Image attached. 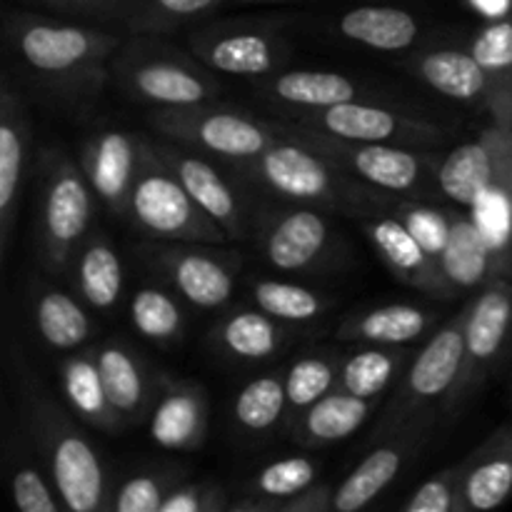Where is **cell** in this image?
<instances>
[{
    "instance_id": "6da1fadb",
    "label": "cell",
    "mask_w": 512,
    "mask_h": 512,
    "mask_svg": "<svg viewBox=\"0 0 512 512\" xmlns=\"http://www.w3.org/2000/svg\"><path fill=\"white\" fill-rule=\"evenodd\" d=\"M465 315L468 310L463 308V313L445 323L415 355L398 395L380 420L375 440L398 435L423 438L433 428L435 418L448 413L465 365Z\"/></svg>"
},
{
    "instance_id": "7a4b0ae2",
    "label": "cell",
    "mask_w": 512,
    "mask_h": 512,
    "mask_svg": "<svg viewBox=\"0 0 512 512\" xmlns=\"http://www.w3.org/2000/svg\"><path fill=\"white\" fill-rule=\"evenodd\" d=\"M128 218L143 235L173 243L220 245L230 238L185 190L158 148L140 140L138 175L130 190Z\"/></svg>"
},
{
    "instance_id": "3957f363",
    "label": "cell",
    "mask_w": 512,
    "mask_h": 512,
    "mask_svg": "<svg viewBox=\"0 0 512 512\" xmlns=\"http://www.w3.org/2000/svg\"><path fill=\"white\" fill-rule=\"evenodd\" d=\"M243 163L250 178L268 185L283 198L325 208H360L368 200L348 180L340 178L333 160L285 133L263 153Z\"/></svg>"
},
{
    "instance_id": "277c9868",
    "label": "cell",
    "mask_w": 512,
    "mask_h": 512,
    "mask_svg": "<svg viewBox=\"0 0 512 512\" xmlns=\"http://www.w3.org/2000/svg\"><path fill=\"white\" fill-rule=\"evenodd\" d=\"M35 420L45 435L50 475L65 508L73 512L98 510L105 498V473L93 445L48 400H35Z\"/></svg>"
},
{
    "instance_id": "5b68a950",
    "label": "cell",
    "mask_w": 512,
    "mask_h": 512,
    "mask_svg": "<svg viewBox=\"0 0 512 512\" xmlns=\"http://www.w3.org/2000/svg\"><path fill=\"white\" fill-rule=\"evenodd\" d=\"M465 365L448 415L455 418L465 403L478 393L490 370L503 358L512 335V283L490 280L475 300L465 305Z\"/></svg>"
},
{
    "instance_id": "8992f818",
    "label": "cell",
    "mask_w": 512,
    "mask_h": 512,
    "mask_svg": "<svg viewBox=\"0 0 512 512\" xmlns=\"http://www.w3.org/2000/svg\"><path fill=\"white\" fill-rule=\"evenodd\" d=\"M278 128V125H275ZM280 133L310 145L335 165H345L355 178L388 193H415L428 178V168L423 160L408 148L395 143H353L340 140L328 133L298 125V128H278Z\"/></svg>"
},
{
    "instance_id": "52a82bcc",
    "label": "cell",
    "mask_w": 512,
    "mask_h": 512,
    "mask_svg": "<svg viewBox=\"0 0 512 512\" xmlns=\"http://www.w3.org/2000/svg\"><path fill=\"white\" fill-rule=\"evenodd\" d=\"M153 123L165 135L200 145L218 158L240 160V163L260 155L280 138L275 125L258 123L248 115L230 113V110H200V105L168 108L155 115Z\"/></svg>"
},
{
    "instance_id": "ba28073f",
    "label": "cell",
    "mask_w": 512,
    "mask_h": 512,
    "mask_svg": "<svg viewBox=\"0 0 512 512\" xmlns=\"http://www.w3.org/2000/svg\"><path fill=\"white\" fill-rule=\"evenodd\" d=\"M90 190L83 173L68 158H55L45 170L40 200V238L43 258L53 270H63L73 258L90 223Z\"/></svg>"
},
{
    "instance_id": "9c48e42d",
    "label": "cell",
    "mask_w": 512,
    "mask_h": 512,
    "mask_svg": "<svg viewBox=\"0 0 512 512\" xmlns=\"http://www.w3.org/2000/svg\"><path fill=\"white\" fill-rule=\"evenodd\" d=\"M305 123L333 138L353 140V143H433L443 138V130L435 125L403 118L390 108L363 103V100H348V103L313 110L305 115Z\"/></svg>"
},
{
    "instance_id": "30bf717a",
    "label": "cell",
    "mask_w": 512,
    "mask_h": 512,
    "mask_svg": "<svg viewBox=\"0 0 512 512\" xmlns=\"http://www.w3.org/2000/svg\"><path fill=\"white\" fill-rule=\"evenodd\" d=\"M15 45L35 73L73 75L95 68L115 48V40L75 25L30 23L20 30Z\"/></svg>"
},
{
    "instance_id": "8fae6325",
    "label": "cell",
    "mask_w": 512,
    "mask_h": 512,
    "mask_svg": "<svg viewBox=\"0 0 512 512\" xmlns=\"http://www.w3.org/2000/svg\"><path fill=\"white\" fill-rule=\"evenodd\" d=\"M368 238L373 240L380 258L388 263V268L398 275L403 283L423 290L438 298H453L455 288L445 275L440 258L428 253L423 243L410 233L408 225L398 218H375L365 225Z\"/></svg>"
},
{
    "instance_id": "7c38bea8",
    "label": "cell",
    "mask_w": 512,
    "mask_h": 512,
    "mask_svg": "<svg viewBox=\"0 0 512 512\" xmlns=\"http://www.w3.org/2000/svg\"><path fill=\"white\" fill-rule=\"evenodd\" d=\"M140 140L120 130H105L90 140L85 150V175L90 188L113 213L128 218L130 190L138 175Z\"/></svg>"
},
{
    "instance_id": "4fadbf2b",
    "label": "cell",
    "mask_w": 512,
    "mask_h": 512,
    "mask_svg": "<svg viewBox=\"0 0 512 512\" xmlns=\"http://www.w3.org/2000/svg\"><path fill=\"white\" fill-rule=\"evenodd\" d=\"M330 245V225L318 210L295 208L275 215L265 228L263 250L273 268L300 273L318 263Z\"/></svg>"
},
{
    "instance_id": "5bb4252c",
    "label": "cell",
    "mask_w": 512,
    "mask_h": 512,
    "mask_svg": "<svg viewBox=\"0 0 512 512\" xmlns=\"http://www.w3.org/2000/svg\"><path fill=\"white\" fill-rule=\"evenodd\" d=\"M125 85L138 98L165 108H193L213 98V85L190 65L173 58H133L123 70Z\"/></svg>"
},
{
    "instance_id": "9a60e30c",
    "label": "cell",
    "mask_w": 512,
    "mask_h": 512,
    "mask_svg": "<svg viewBox=\"0 0 512 512\" xmlns=\"http://www.w3.org/2000/svg\"><path fill=\"white\" fill-rule=\"evenodd\" d=\"M160 158L170 165L180 183L185 185L195 203L230 235V238H243L248 225H245L243 205H240L238 195L233 193L223 175L205 163L203 158H193V155L180 153L178 148H168V145H155Z\"/></svg>"
},
{
    "instance_id": "2e32d148",
    "label": "cell",
    "mask_w": 512,
    "mask_h": 512,
    "mask_svg": "<svg viewBox=\"0 0 512 512\" xmlns=\"http://www.w3.org/2000/svg\"><path fill=\"white\" fill-rule=\"evenodd\" d=\"M28 138L30 128L23 103L5 85L3 103H0V245H3V255H8L10 238H13Z\"/></svg>"
},
{
    "instance_id": "e0dca14e",
    "label": "cell",
    "mask_w": 512,
    "mask_h": 512,
    "mask_svg": "<svg viewBox=\"0 0 512 512\" xmlns=\"http://www.w3.org/2000/svg\"><path fill=\"white\" fill-rule=\"evenodd\" d=\"M208 430L205 390L185 380H170L150 415V438L165 450H193Z\"/></svg>"
},
{
    "instance_id": "ac0fdd59",
    "label": "cell",
    "mask_w": 512,
    "mask_h": 512,
    "mask_svg": "<svg viewBox=\"0 0 512 512\" xmlns=\"http://www.w3.org/2000/svg\"><path fill=\"white\" fill-rule=\"evenodd\" d=\"M465 510H495L512 498V433L498 430L463 463Z\"/></svg>"
},
{
    "instance_id": "d6986e66",
    "label": "cell",
    "mask_w": 512,
    "mask_h": 512,
    "mask_svg": "<svg viewBox=\"0 0 512 512\" xmlns=\"http://www.w3.org/2000/svg\"><path fill=\"white\" fill-rule=\"evenodd\" d=\"M418 435H398V438H385L380 448H375L353 475H348L340 488L333 490V512H358L368 508L403 468L405 458L418 448Z\"/></svg>"
},
{
    "instance_id": "ffe728a7",
    "label": "cell",
    "mask_w": 512,
    "mask_h": 512,
    "mask_svg": "<svg viewBox=\"0 0 512 512\" xmlns=\"http://www.w3.org/2000/svg\"><path fill=\"white\" fill-rule=\"evenodd\" d=\"M168 275L178 293L198 308H220L235 288L233 268L203 250H165Z\"/></svg>"
},
{
    "instance_id": "44dd1931",
    "label": "cell",
    "mask_w": 512,
    "mask_h": 512,
    "mask_svg": "<svg viewBox=\"0 0 512 512\" xmlns=\"http://www.w3.org/2000/svg\"><path fill=\"white\" fill-rule=\"evenodd\" d=\"M495 263V248L468 215H450V233L440 253V265L455 288H480L490 283V270Z\"/></svg>"
},
{
    "instance_id": "7402d4cb",
    "label": "cell",
    "mask_w": 512,
    "mask_h": 512,
    "mask_svg": "<svg viewBox=\"0 0 512 512\" xmlns=\"http://www.w3.org/2000/svg\"><path fill=\"white\" fill-rule=\"evenodd\" d=\"M435 180H438V188L443 190L445 198L458 203L460 208L475 210L488 198L490 190H495V168L488 145L483 140L458 145L440 163Z\"/></svg>"
},
{
    "instance_id": "603a6c76",
    "label": "cell",
    "mask_w": 512,
    "mask_h": 512,
    "mask_svg": "<svg viewBox=\"0 0 512 512\" xmlns=\"http://www.w3.org/2000/svg\"><path fill=\"white\" fill-rule=\"evenodd\" d=\"M415 73L425 80L433 90L448 98L475 100L488 98L490 93V73L480 65L473 53L463 50H433L423 58L415 60Z\"/></svg>"
},
{
    "instance_id": "cb8c5ba5",
    "label": "cell",
    "mask_w": 512,
    "mask_h": 512,
    "mask_svg": "<svg viewBox=\"0 0 512 512\" xmlns=\"http://www.w3.org/2000/svg\"><path fill=\"white\" fill-rule=\"evenodd\" d=\"M338 30L348 40L388 53L408 50L420 35L418 20L408 10L388 8V5H363L348 10L340 18Z\"/></svg>"
},
{
    "instance_id": "d4e9b609",
    "label": "cell",
    "mask_w": 512,
    "mask_h": 512,
    "mask_svg": "<svg viewBox=\"0 0 512 512\" xmlns=\"http://www.w3.org/2000/svg\"><path fill=\"white\" fill-rule=\"evenodd\" d=\"M60 383H63L65 400L80 418L88 420L95 428L110 430V433L123 428V418L115 413L108 393H105L95 355L83 353L65 360L60 368Z\"/></svg>"
},
{
    "instance_id": "484cf974",
    "label": "cell",
    "mask_w": 512,
    "mask_h": 512,
    "mask_svg": "<svg viewBox=\"0 0 512 512\" xmlns=\"http://www.w3.org/2000/svg\"><path fill=\"white\" fill-rule=\"evenodd\" d=\"M433 315L418 305H380L350 318L338 330L340 340H363L375 345H405L428 330Z\"/></svg>"
},
{
    "instance_id": "4316f807",
    "label": "cell",
    "mask_w": 512,
    "mask_h": 512,
    "mask_svg": "<svg viewBox=\"0 0 512 512\" xmlns=\"http://www.w3.org/2000/svg\"><path fill=\"white\" fill-rule=\"evenodd\" d=\"M375 400L340 390L320 398L300 415V438L308 445H328L350 438L368 420Z\"/></svg>"
},
{
    "instance_id": "83f0119b",
    "label": "cell",
    "mask_w": 512,
    "mask_h": 512,
    "mask_svg": "<svg viewBox=\"0 0 512 512\" xmlns=\"http://www.w3.org/2000/svg\"><path fill=\"white\" fill-rule=\"evenodd\" d=\"M110 405L120 418H138L148 403V383L140 360L123 343H108L95 353Z\"/></svg>"
},
{
    "instance_id": "f1b7e54d",
    "label": "cell",
    "mask_w": 512,
    "mask_h": 512,
    "mask_svg": "<svg viewBox=\"0 0 512 512\" xmlns=\"http://www.w3.org/2000/svg\"><path fill=\"white\" fill-rule=\"evenodd\" d=\"M268 93L283 103L308 110H323L360 98L353 80L330 70H290L270 80Z\"/></svg>"
},
{
    "instance_id": "f546056e",
    "label": "cell",
    "mask_w": 512,
    "mask_h": 512,
    "mask_svg": "<svg viewBox=\"0 0 512 512\" xmlns=\"http://www.w3.org/2000/svg\"><path fill=\"white\" fill-rule=\"evenodd\" d=\"M210 68L230 75H265L278 65L280 53L260 33L218 35L210 43H193Z\"/></svg>"
},
{
    "instance_id": "4dcf8cb0",
    "label": "cell",
    "mask_w": 512,
    "mask_h": 512,
    "mask_svg": "<svg viewBox=\"0 0 512 512\" xmlns=\"http://www.w3.org/2000/svg\"><path fill=\"white\" fill-rule=\"evenodd\" d=\"M78 288L93 308L110 310L123 293V265L103 238L85 245L78 263Z\"/></svg>"
},
{
    "instance_id": "1f68e13d",
    "label": "cell",
    "mask_w": 512,
    "mask_h": 512,
    "mask_svg": "<svg viewBox=\"0 0 512 512\" xmlns=\"http://www.w3.org/2000/svg\"><path fill=\"white\" fill-rule=\"evenodd\" d=\"M410 355L405 350H395V345H380V348L360 350V353L350 355L343 363V373H340V388L348 393L360 395V398L375 400L390 380L400 373Z\"/></svg>"
},
{
    "instance_id": "d6a6232c",
    "label": "cell",
    "mask_w": 512,
    "mask_h": 512,
    "mask_svg": "<svg viewBox=\"0 0 512 512\" xmlns=\"http://www.w3.org/2000/svg\"><path fill=\"white\" fill-rule=\"evenodd\" d=\"M35 323L45 343L55 350L78 348L90 335L88 313L63 290H45L35 300Z\"/></svg>"
},
{
    "instance_id": "836d02e7",
    "label": "cell",
    "mask_w": 512,
    "mask_h": 512,
    "mask_svg": "<svg viewBox=\"0 0 512 512\" xmlns=\"http://www.w3.org/2000/svg\"><path fill=\"white\" fill-rule=\"evenodd\" d=\"M273 320L265 310H240L223 320L218 340L233 358L265 360L275 355L280 345V330Z\"/></svg>"
},
{
    "instance_id": "e575fe53",
    "label": "cell",
    "mask_w": 512,
    "mask_h": 512,
    "mask_svg": "<svg viewBox=\"0 0 512 512\" xmlns=\"http://www.w3.org/2000/svg\"><path fill=\"white\" fill-rule=\"evenodd\" d=\"M288 410V393H285V380L275 375H263L253 383L245 385L235 398V420L243 428L263 433L270 430Z\"/></svg>"
},
{
    "instance_id": "d590c367",
    "label": "cell",
    "mask_w": 512,
    "mask_h": 512,
    "mask_svg": "<svg viewBox=\"0 0 512 512\" xmlns=\"http://www.w3.org/2000/svg\"><path fill=\"white\" fill-rule=\"evenodd\" d=\"M253 300L260 310L283 323H305L325 310V300L303 285L283 280H258L253 283Z\"/></svg>"
},
{
    "instance_id": "8d00e7d4",
    "label": "cell",
    "mask_w": 512,
    "mask_h": 512,
    "mask_svg": "<svg viewBox=\"0 0 512 512\" xmlns=\"http://www.w3.org/2000/svg\"><path fill=\"white\" fill-rule=\"evenodd\" d=\"M130 320L143 338L168 343L178 338L183 328V313L178 303L160 288H140L130 303Z\"/></svg>"
},
{
    "instance_id": "74e56055",
    "label": "cell",
    "mask_w": 512,
    "mask_h": 512,
    "mask_svg": "<svg viewBox=\"0 0 512 512\" xmlns=\"http://www.w3.org/2000/svg\"><path fill=\"white\" fill-rule=\"evenodd\" d=\"M335 365L320 355H305L295 360L293 368L285 375V393H288V410L293 415H303L313 408L320 398L333 390Z\"/></svg>"
},
{
    "instance_id": "f35d334b",
    "label": "cell",
    "mask_w": 512,
    "mask_h": 512,
    "mask_svg": "<svg viewBox=\"0 0 512 512\" xmlns=\"http://www.w3.org/2000/svg\"><path fill=\"white\" fill-rule=\"evenodd\" d=\"M315 465L308 458H288L278 460V463L268 465L260 470L250 483V495H265V498L285 500L293 495L303 493L313 485L315 480Z\"/></svg>"
},
{
    "instance_id": "ab89813d",
    "label": "cell",
    "mask_w": 512,
    "mask_h": 512,
    "mask_svg": "<svg viewBox=\"0 0 512 512\" xmlns=\"http://www.w3.org/2000/svg\"><path fill=\"white\" fill-rule=\"evenodd\" d=\"M405 512H463V463L453 468L440 470L438 475L425 480L408 503L403 505Z\"/></svg>"
},
{
    "instance_id": "60d3db41",
    "label": "cell",
    "mask_w": 512,
    "mask_h": 512,
    "mask_svg": "<svg viewBox=\"0 0 512 512\" xmlns=\"http://www.w3.org/2000/svg\"><path fill=\"white\" fill-rule=\"evenodd\" d=\"M470 53L488 70L490 78L512 75V20L498 18L485 25L473 40Z\"/></svg>"
},
{
    "instance_id": "b9f144b4",
    "label": "cell",
    "mask_w": 512,
    "mask_h": 512,
    "mask_svg": "<svg viewBox=\"0 0 512 512\" xmlns=\"http://www.w3.org/2000/svg\"><path fill=\"white\" fill-rule=\"evenodd\" d=\"M170 490L155 475H135L125 480L115 493L113 510L115 512H160L163 500Z\"/></svg>"
},
{
    "instance_id": "7bdbcfd3",
    "label": "cell",
    "mask_w": 512,
    "mask_h": 512,
    "mask_svg": "<svg viewBox=\"0 0 512 512\" xmlns=\"http://www.w3.org/2000/svg\"><path fill=\"white\" fill-rule=\"evenodd\" d=\"M10 490H13V503L20 512H58V500L50 493L48 483L43 475L30 465H20L10 480Z\"/></svg>"
},
{
    "instance_id": "ee69618b",
    "label": "cell",
    "mask_w": 512,
    "mask_h": 512,
    "mask_svg": "<svg viewBox=\"0 0 512 512\" xmlns=\"http://www.w3.org/2000/svg\"><path fill=\"white\" fill-rule=\"evenodd\" d=\"M400 220L428 248V253L440 258L450 233V215H443L440 210L430 208H400Z\"/></svg>"
},
{
    "instance_id": "f6af8a7d",
    "label": "cell",
    "mask_w": 512,
    "mask_h": 512,
    "mask_svg": "<svg viewBox=\"0 0 512 512\" xmlns=\"http://www.w3.org/2000/svg\"><path fill=\"white\" fill-rule=\"evenodd\" d=\"M223 488L208 483H193L173 488L163 500L160 512H220L228 510Z\"/></svg>"
},
{
    "instance_id": "bcb514c9",
    "label": "cell",
    "mask_w": 512,
    "mask_h": 512,
    "mask_svg": "<svg viewBox=\"0 0 512 512\" xmlns=\"http://www.w3.org/2000/svg\"><path fill=\"white\" fill-rule=\"evenodd\" d=\"M333 510V488L323 485V488H308L303 493L293 495V498L280 500L278 512H325Z\"/></svg>"
},
{
    "instance_id": "7dc6e473",
    "label": "cell",
    "mask_w": 512,
    "mask_h": 512,
    "mask_svg": "<svg viewBox=\"0 0 512 512\" xmlns=\"http://www.w3.org/2000/svg\"><path fill=\"white\" fill-rule=\"evenodd\" d=\"M218 0H155L158 10L163 15H170V18H193V15L205 13L210 10Z\"/></svg>"
},
{
    "instance_id": "c3c4849f",
    "label": "cell",
    "mask_w": 512,
    "mask_h": 512,
    "mask_svg": "<svg viewBox=\"0 0 512 512\" xmlns=\"http://www.w3.org/2000/svg\"><path fill=\"white\" fill-rule=\"evenodd\" d=\"M473 3L480 13L490 15V18H495V20L505 18L512 8V0H473Z\"/></svg>"
},
{
    "instance_id": "681fc988",
    "label": "cell",
    "mask_w": 512,
    "mask_h": 512,
    "mask_svg": "<svg viewBox=\"0 0 512 512\" xmlns=\"http://www.w3.org/2000/svg\"><path fill=\"white\" fill-rule=\"evenodd\" d=\"M510 433H512V428H510Z\"/></svg>"
}]
</instances>
